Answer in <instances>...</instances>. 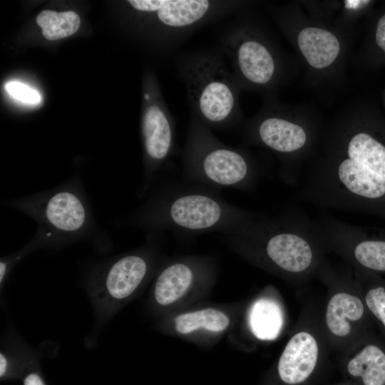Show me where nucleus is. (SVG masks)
Returning a JSON list of instances; mask_svg holds the SVG:
<instances>
[{"label":"nucleus","mask_w":385,"mask_h":385,"mask_svg":"<svg viewBox=\"0 0 385 385\" xmlns=\"http://www.w3.org/2000/svg\"><path fill=\"white\" fill-rule=\"evenodd\" d=\"M37 223L38 246L63 245L101 237L81 181L74 178L51 190L7 201Z\"/></svg>","instance_id":"obj_4"},{"label":"nucleus","mask_w":385,"mask_h":385,"mask_svg":"<svg viewBox=\"0 0 385 385\" xmlns=\"http://www.w3.org/2000/svg\"><path fill=\"white\" fill-rule=\"evenodd\" d=\"M225 236L254 262L296 284L317 277L327 261L314 221L292 208L257 212L240 232Z\"/></svg>","instance_id":"obj_2"},{"label":"nucleus","mask_w":385,"mask_h":385,"mask_svg":"<svg viewBox=\"0 0 385 385\" xmlns=\"http://www.w3.org/2000/svg\"><path fill=\"white\" fill-rule=\"evenodd\" d=\"M317 277L327 290L321 311L322 329L331 350L342 354L369 333L371 317L350 266L337 270L326 261Z\"/></svg>","instance_id":"obj_6"},{"label":"nucleus","mask_w":385,"mask_h":385,"mask_svg":"<svg viewBox=\"0 0 385 385\" xmlns=\"http://www.w3.org/2000/svg\"><path fill=\"white\" fill-rule=\"evenodd\" d=\"M322 307L306 304L279 357V385H312L323 371L331 349L321 321Z\"/></svg>","instance_id":"obj_7"},{"label":"nucleus","mask_w":385,"mask_h":385,"mask_svg":"<svg viewBox=\"0 0 385 385\" xmlns=\"http://www.w3.org/2000/svg\"><path fill=\"white\" fill-rule=\"evenodd\" d=\"M297 41L309 64L316 68L329 66L340 51L337 38L330 31L319 28L307 27L302 29L298 35Z\"/></svg>","instance_id":"obj_16"},{"label":"nucleus","mask_w":385,"mask_h":385,"mask_svg":"<svg viewBox=\"0 0 385 385\" xmlns=\"http://www.w3.org/2000/svg\"><path fill=\"white\" fill-rule=\"evenodd\" d=\"M183 178L217 190H252L260 176L245 152L226 145L191 115L182 150Z\"/></svg>","instance_id":"obj_5"},{"label":"nucleus","mask_w":385,"mask_h":385,"mask_svg":"<svg viewBox=\"0 0 385 385\" xmlns=\"http://www.w3.org/2000/svg\"><path fill=\"white\" fill-rule=\"evenodd\" d=\"M146 103L142 119L145 153L144 174L138 193L143 197L157 180L158 173L176 151L175 125L173 117L159 101L158 93L145 91Z\"/></svg>","instance_id":"obj_10"},{"label":"nucleus","mask_w":385,"mask_h":385,"mask_svg":"<svg viewBox=\"0 0 385 385\" xmlns=\"http://www.w3.org/2000/svg\"><path fill=\"white\" fill-rule=\"evenodd\" d=\"M333 385H350V384H347V383H346V382L344 381L343 383H341V384H333Z\"/></svg>","instance_id":"obj_25"},{"label":"nucleus","mask_w":385,"mask_h":385,"mask_svg":"<svg viewBox=\"0 0 385 385\" xmlns=\"http://www.w3.org/2000/svg\"><path fill=\"white\" fill-rule=\"evenodd\" d=\"M23 385H46L37 370H31L24 374Z\"/></svg>","instance_id":"obj_21"},{"label":"nucleus","mask_w":385,"mask_h":385,"mask_svg":"<svg viewBox=\"0 0 385 385\" xmlns=\"http://www.w3.org/2000/svg\"><path fill=\"white\" fill-rule=\"evenodd\" d=\"M150 270L145 253L123 255L111 262L103 271L101 279L103 290L113 301L130 296L143 283Z\"/></svg>","instance_id":"obj_12"},{"label":"nucleus","mask_w":385,"mask_h":385,"mask_svg":"<svg viewBox=\"0 0 385 385\" xmlns=\"http://www.w3.org/2000/svg\"><path fill=\"white\" fill-rule=\"evenodd\" d=\"M369 2V1H345L346 7L353 9L359 8L364 6L365 4Z\"/></svg>","instance_id":"obj_24"},{"label":"nucleus","mask_w":385,"mask_h":385,"mask_svg":"<svg viewBox=\"0 0 385 385\" xmlns=\"http://www.w3.org/2000/svg\"><path fill=\"white\" fill-rule=\"evenodd\" d=\"M225 60L217 47L182 52L175 58L192 115L210 130L233 128L240 118V86Z\"/></svg>","instance_id":"obj_3"},{"label":"nucleus","mask_w":385,"mask_h":385,"mask_svg":"<svg viewBox=\"0 0 385 385\" xmlns=\"http://www.w3.org/2000/svg\"><path fill=\"white\" fill-rule=\"evenodd\" d=\"M217 48L229 60L240 88L243 84L265 86L273 79L276 66L272 54L240 21L232 18L221 28Z\"/></svg>","instance_id":"obj_8"},{"label":"nucleus","mask_w":385,"mask_h":385,"mask_svg":"<svg viewBox=\"0 0 385 385\" xmlns=\"http://www.w3.org/2000/svg\"><path fill=\"white\" fill-rule=\"evenodd\" d=\"M314 221L327 253L339 256L352 268L385 272V240L370 237L359 227L332 217Z\"/></svg>","instance_id":"obj_9"},{"label":"nucleus","mask_w":385,"mask_h":385,"mask_svg":"<svg viewBox=\"0 0 385 385\" xmlns=\"http://www.w3.org/2000/svg\"><path fill=\"white\" fill-rule=\"evenodd\" d=\"M194 267L187 262L178 261L163 268L154 285V297L157 303L167 306L185 294L194 282Z\"/></svg>","instance_id":"obj_15"},{"label":"nucleus","mask_w":385,"mask_h":385,"mask_svg":"<svg viewBox=\"0 0 385 385\" xmlns=\"http://www.w3.org/2000/svg\"><path fill=\"white\" fill-rule=\"evenodd\" d=\"M174 322L176 331L182 334H188L200 329L220 332L226 329L230 324L227 314L212 308L180 314Z\"/></svg>","instance_id":"obj_17"},{"label":"nucleus","mask_w":385,"mask_h":385,"mask_svg":"<svg viewBox=\"0 0 385 385\" xmlns=\"http://www.w3.org/2000/svg\"><path fill=\"white\" fill-rule=\"evenodd\" d=\"M376 41L377 45L385 52V14L380 18L377 24Z\"/></svg>","instance_id":"obj_22"},{"label":"nucleus","mask_w":385,"mask_h":385,"mask_svg":"<svg viewBox=\"0 0 385 385\" xmlns=\"http://www.w3.org/2000/svg\"><path fill=\"white\" fill-rule=\"evenodd\" d=\"M352 270L369 314L385 330V286L373 281L371 272L356 268Z\"/></svg>","instance_id":"obj_18"},{"label":"nucleus","mask_w":385,"mask_h":385,"mask_svg":"<svg viewBox=\"0 0 385 385\" xmlns=\"http://www.w3.org/2000/svg\"><path fill=\"white\" fill-rule=\"evenodd\" d=\"M247 135L279 154L301 150L307 142V133L299 125L277 116H267L248 128Z\"/></svg>","instance_id":"obj_13"},{"label":"nucleus","mask_w":385,"mask_h":385,"mask_svg":"<svg viewBox=\"0 0 385 385\" xmlns=\"http://www.w3.org/2000/svg\"><path fill=\"white\" fill-rule=\"evenodd\" d=\"M287 314L283 303L274 295H262L251 304L247 322L252 335L260 341H274L284 331Z\"/></svg>","instance_id":"obj_14"},{"label":"nucleus","mask_w":385,"mask_h":385,"mask_svg":"<svg viewBox=\"0 0 385 385\" xmlns=\"http://www.w3.org/2000/svg\"><path fill=\"white\" fill-rule=\"evenodd\" d=\"M143 204L125 222L148 232L235 235L256 216L226 201L220 190L187 182L153 185Z\"/></svg>","instance_id":"obj_1"},{"label":"nucleus","mask_w":385,"mask_h":385,"mask_svg":"<svg viewBox=\"0 0 385 385\" xmlns=\"http://www.w3.org/2000/svg\"><path fill=\"white\" fill-rule=\"evenodd\" d=\"M5 88L14 98L24 103L36 104L41 101V96L36 91L22 83L9 82L6 84Z\"/></svg>","instance_id":"obj_20"},{"label":"nucleus","mask_w":385,"mask_h":385,"mask_svg":"<svg viewBox=\"0 0 385 385\" xmlns=\"http://www.w3.org/2000/svg\"><path fill=\"white\" fill-rule=\"evenodd\" d=\"M36 21L42 29L43 36L50 41L73 35L81 24L79 16L73 11L58 13L43 10L38 14Z\"/></svg>","instance_id":"obj_19"},{"label":"nucleus","mask_w":385,"mask_h":385,"mask_svg":"<svg viewBox=\"0 0 385 385\" xmlns=\"http://www.w3.org/2000/svg\"><path fill=\"white\" fill-rule=\"evenodd\" d=\"M9 362L6 356L1 353L0 354V377L4 379L9 376Z\"/></svg>","instance_id":"obj_23"},{"label":"nucleus","mask_w":385,"mask_h":385,"mask_svg":"<svg viewBox=\"0 0 385 385\" xmlns=\"http://www.w3.org/2000/svg\"><path fill=\"white\" fill-rule=\"evenodd\" d=\"M340 369L350 385H385V347L370 333L342 353Z\"/></svg>","instance_id":"obj_11"}]
</instances>
